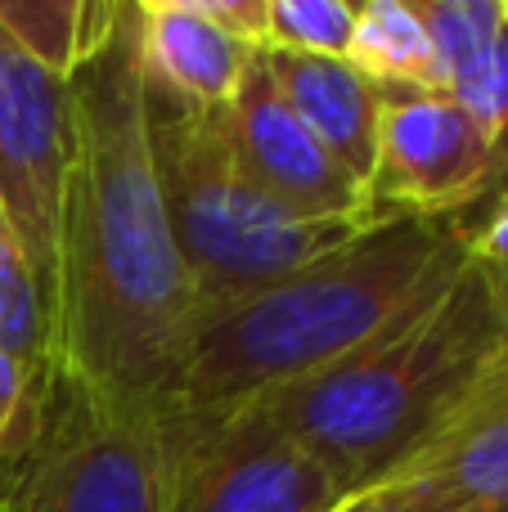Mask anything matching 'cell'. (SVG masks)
Segmentation results:
<instances>
[{"instance_id": "6da1fadb", "label": "cell", "mask_w": 508, "mask_h": 512, "mask_svg": "<svg viewBox=\"0 0 508 512\" xmlns=\"http://www.w3.org/2000/svg\"><path fill=\"white\" fill-rule=\"evenodd\" d=\"M68 95L72 162L59 221L50 373L126 405L171 409L198 297L153 162L140 0H104Z\"/></svg>"}, {"instance_id": "7a4b0ae2", "label": "cell", "mask_w": 508, "mask_h": 512, "mask_svg": "<svg viewBox=\"0 0 508 512\" xmlns=\"http://www.w3.org/2000/svg\"><path fill=\"white\" fill-rule=\"evenodd\" d=\"M468 270L464 221L378 216L293 274L194 319L171 409H234L414 324Z\"/></svg>"}, {"instance_id": "3957f363", "label": "cell", "mask_w": 508, "mask_h": 512, "mask_svg": "<svg viewBox=\"0 0 508 512\" xmlns=\"http://www.w3.org/2000/svg\"><path fill=\"white\" fill-rule=\"evenodd\" d=\"M508 351V324L468 261L455 288L378 346L248 400L257 423L311 454L347 499L383 486L468 405Z\"/></svg>"}, {"instance_id": "277c9868", "label": "cell", "mask_w": 508, "mask_h": 512, "mask_svg": "<svg viewBox=\"0 0 508 512\" xmlns=\"http://www.w3.org/2000/svg\"><path fill=\"white\" fill-rule=\"evenodd\" d=\"M149 135L198 310L266 288L356 234L288 216L243 171L225 108H185L149 90Z\"/></svg>"}, {"instance_id": "5b68a950", "label": "cell", "mask_w": 508, "mask_h": 512, "mask_svg": "<svg viewBox=\"0 0 508 512\" xmlns=\"http://www.w3.org/2000/svg\"><path fill=\"white\" fill-rule=\"evenodd\" d=\"M167 409L126 405L50 373L14 486V512H162Z\"/></svg>"}, {"instance_id": "8992f818", "label": "cell", "mask_w": 508, "mask_h": 512, "mask_svg": "<svg viewBox=\"0 0 508 512\" xmlns=\"http://www.w3.org/2000/svg\"><path fill=\"white\" fill-rule=\"evenodd\" d=\"M162 512H338L333 477L248 409H167Z\"/></svg>"}, {"instance_id": "52a82bcc", "label": "cell", "mask_w": 508, "mask_h": 512, "mask_svg": "<svg viewBox=\"0 0 508 512\" xmlns=\"http://www.w3.org/2000/svg\"><path fill=\"white\" fill-rule=\"evenodd\" d=\"M500 194L482 131L446 90L378 86V140L369 198L378 216L464 221Z\"/></svg>"}, {"instance_id": "ba28073f", "label": "cell", "mask_w": 508, "mask_h": 512, "mask_svg": "<svg viewBox=\"0 0 508 512\" xmlns=\"http://www.w3.org/2000/svg\"><path fill=\"white\" fill-rule=\"evenodd\" d=\"M72 162L68 81L45 72L0 27V203L32 256L36 283L54 315L59 279V221ZM54 328V319H50Z\"/></svg>"}, {"instance_id": "9c48e42d", "label": "cell", "mask_w": 508, "mask_h": 512, "mask_svg": "<svg viewBox=\"0 0 508 512\" xmlns=\"http://www.w3.org/2000/svg\"><path fill=\"white\" fill-rule=\"evenodd\" d=\"M230 113V140L243 171L284 207L288 216L329 230H360L378 221L369 185L351 176L320 140L302 126V117L279 99L266 59H252Z\"/></svg>"}, {"instance_id": "30bf717a", "label": "cell", "mask_w": 508, "mask_h": 512, "mask_svg": "<svg viewBox=\"0 0 508 512\" xmlns=\"http://www.w3.org/2000/svg\"><path fill=\"white\" fill-rule=\"evenodd\" d=\"M365 495L405 499L437 512H508V351L468 405Z\"/></svg>"}, {"instance_id": "8fae6325", "label": "cell", "mask_w": 508, "mask_h": 512, "mask_svg": "<svg viewBox=\"0 0 508 512\" xmlns=\"http://www.w3.org/2000/svg\"><path fill=\"white\" fill-rule=\"evenodd\" d=\"M144 72L158 99L185 108H230L257 50L212 27L189 0H140Z\"/></svg>"}, {"instance_id": "7c38bea8", "label": "cell", "mask_w": 508, "mask_h": 512, "mask_svg": "<svg viewBox=\"0 0 508 512\" xmlns=\"http://www.w3.org/2000/svg\"><path fill=\"white\" fill-rule=\"evenodd\" d=\"M266 72L275 81L279 99L302 117V126L369 185L378 140V86L347 59H302V54H270Z\"/></svg>"}, {"instance_id": "4fadbf2b", "label": "cell", "mask_w": 508, "mask_h": 512, "mask_svg": "<svg viewBox=\"0 0 508 512\" xmlns=\"http://www.w3.org/2000/svg\"><path fill=\"white\" fill-rule=\"evenodd\" d=\"M347 63L365 72L374 86L446 90L441 63L432 54L428 27H423L414 0H365V5H356Z\"/></svg>"}, {"instance_id": "5bb4252c", "label": "cell", "mask_w": 508, "mask_h": 512, "mask_svg": "<svg viewBox=\"0 0 508 512\" xmlns=\"http://www.w3.org/2000/svg\"><path fill=\"white\" fill-rule=\"evenodd\" d=\"M0 351L23 364V373L36 382V391L45 387V378L54 369L50 306H45L32 256L18 239L5 203H0Z\"/></svg>"}, {"instance_id": "9a60e30c", "label": "cell", "mask_w": 508, "mask_h": 512, "mask_svg": "<svg viewBox=\"0 0 508 512\" xmlns=\"http://www.w3.org/2000/svg\"><path fill=\"white\" fill-rule=\"evenodd\" d=\"M104 5L86 0H0V27L45 72L68 81L99 32Z\"/></svg>"}, {"instance_id": "2e32d148", "label": "cell", "mask_w": 508, "mask_h": 512, "mask_svg": "<svg viewBox=\"0 0 508 512\" xmlns=\"http://www.w3.org/2000/svg\"><path fill=\"white\" fill-rule=\"evenodd\" d=\"M446 95L468 113V122L482 131L486 149L495 158L500 189H508V18L491 45L468 63L459 77H450Z\"/></svg>"}, {"instance_id": "e0dca14e", "label": "cell", "mask_w": 508, "mask_h": 512, "mask_svg": "<svg viewBox=\"0 0 508 512\" xmlns=\"http://www.w3.org/2000/svg\"><path fill=\"white\" fill-rule=\"evenodd\" d=\"M356 5L347 0H270L266 50L302 59H347Z\"/></svg>"}, {"instance_id": "ac0fdd59", "label": "cell", "mask_w": 508, "mask_h": 512, "mask_svg": "<svg viewBox=\"0 0 508 512\" xmlns=\"http://www.w3.org/2000/svg\"><path fill=\"white\" fill-rule=\"evenodd\" d=\"M423 27H428L432 54L441 63V81L468 68L504 27V0H414Z\"/></svg>"}, {"instance_id": "d6986e66", "label": "cell", "mask_w": 508, "mask_h": 512, "mask_svg": "<svg viewBox=\"0 0 508 512\" xmlns=\"http://www.w3.org/2000/svg\"><path fill=\"white\" fill-rule=\"evenodd\" d=\"M468 234V261L482 270L486 288H491L495 306H500L508 324V189L486 203V212L477 221H464Z\"/></svg>"}, {"instance_id": "ffe728a7", "label": "cell", "mask_w": 508, "mask_h": 512, "mask_svg": "<svg viewBox=\"0 0 508 512\" xmlns=\"http://www.w3.org/2000/svg\"><path fill=\"white\" fill-rule=\"evenodd\" d=\"M36 414H41V391L23 373L14 355L0 351V463L14 459L32 441Z\"/></svg>"}, {"instance_id": "44dd1931", "label": "cell", "mask_w": 508, "mask_h": 512, "mask_svg": "<svg viewBox=\"0 0 508 512\" xmlns=\"http://www.w3.org/2000/svg\"><path fill=\"white\" fill-rule=\"evenodd\" d=\"M212 27L243 41L248 50H266V5L270 0H189Z\"/></svg>"}, {"instance_id": "7402d4cb", "label": "cell", "mask_w": 508, "mask_h": 512, "mask_svg": "<svg viewBox=\"0 0 508 512\" xmlns=\"http://www.w3.org/2000/svg\"><path fill=\"white\" fill-rule=\"evenodd\" d=\"M338 512H437V508L405 504V499H387V495H356V499H347Z\"/></svg>"}, {"instance_id": "603a6c76", "label": "cell", "mask_w": 508, "mask_h": 512, "mask_svg": "<svg viewBox=\"0 0 508 512\" xmlns=\"http://www.w3.org/2000/svg\"><path fill=\"white\" fill-rule=\"evenodd\" d=\"M23 454H27V450H23ZM14 486H18V481H14ZM0 512H14V490H9V495L0 499Z\"/></svg>"}]
</instances>
